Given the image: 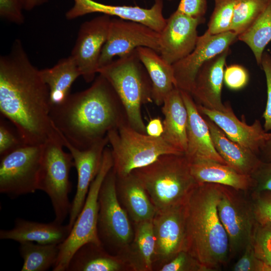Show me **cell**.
<instances>
[{
    "label": "cell",
    "instance_id": "6da1fadb",
    "mask_svg": "<svg viewBox=\"0 0 271 271\" xmlns=\"http://www.w3.org/2000/svg\"><path fill=\"white\" fill-rule=\"evenodd\" d=\"M49 90L16 39L0 57V111L26 145H42L56 131L50 116Z\"/></svg>",
    "mask_w": 271,
    "mask_h": 271
},
{
    "label": "cell",
    "instance_id": "7a4b0ae2",
    "mask_svg": "<svg viewBox=\"0 0 271 271\" xmlns=\"http://www.w3.org/2000/svg\"><path fill=\"white\" fill-rule=\"evenodd\" d=\"M50 116L66 140L81 150L88 148L110 130L128 123L117 93L99 74L88 88L70 94L62 104L51 106Z\"/></svg>",
    "mask_w": 271,
    "mask_h": 271
},
{
    "label": "cell",
    "instance_id": "3957f363",
    "mask_svg": "<svg viewBox=\"0 0 271 271\" xmlns=\"http://www.w3.org/2000/svg\"><path fill=\"white\" fill-rule=\"evenodd\" d=\"M219 184H198L184 204L186 248L206 271L216 270L230 260L229 242L218 215Z\"/></svg>",
    "mask_w": 271,
    "mask_h": 271
},
{
    "label": "cell",
    "instance_id": "277c9868",
    "mask_svg": "<svg viewBox=\"0 0 271 271\" xmlns=\"http://www.w3.org/2000/svg\"><path fill=\"white\" fill-rule=\"evenodd\" d=\"M132 172L142 183L157 211L183 205L198 184L185 154L162 155Z\"/></svg>",
    "mask_w": 271,
    "mask_h": 271
},
{
    "label": "cell",
    "instance_id": "5b68a950",
    "mask_svg": "<svg viewBox=\"0 0 271 271\" xmlns=\"http://www.w3.org/2000/svg\"><path fill=\"white\" fill-rule=\"evenodd\" d=\"M98 73L108 81L117 93L128 124L135 130L147 134L141 107L153 102L152 84L137 50L113 60L99 68Z\"/></svg>",
    "mask_w": 271,
    "mask_h": 271
},
{
    "label": "cell",
    "instance_id": "8992f818",
    "mask_svg": "<svg viewBox=\"0 0 271 271\" xmlns=\"http://www.w3.org/2000/svg\"><path fill=\"white\" fill-rule=\"evenodd\" d=\"M116 176H124L148 166L162 155L184 154L169 144L162 137H153L132 128L128 123L107 134Z\"/></svg>",
    "mask_w": 271,
    "mask_h": 271
},
{
    "label": "cell",
    "instance_id": "52a82bcc",
    "mask_svg": "<svg viewBox=\"0 0 271 271\" xmlns=\"http://www.w3.org/2000/svg\"><path fill=\"white\" fill-rule=\"evenodd\" d=\"M56 129L43 145L38 190L48 195L54 210V220L62 223L69 215L71 207L69 194L72 185L69 174L74 162L70 153L64 151L60 135Z\"/></svg>",
    "mask_w": 271,
    "mask_h": 271
},
{
    "label": "cell",
    "instance_id": "ba28073f",
    "mask_svg": "<svg viewBox=\"0 0 271 271\" xmlns=\"http://www.w3.org/2000/svg\"><path fill=\"white\" fill-rule=\"evenodd\" d=\"M113 165L111 149L106 147L100 169L90 185L83 207L68 237L59 244V255L52 270L66 271L73 255L84 244L92 243L101 245L97 233L99 194L102 184Z\"/></svg>",
    "mask_w": 271,
    "mask_h": 271
},
{
    "label": "cell",
    "instance_id": "9c48e42d",
    "mask_svg": "<svg viewBox=\"0 0 271 271\" xmlns=\"http://www.w3.org/2000/svg\"><path fill=\"white\" fill-rule=\"evenodd\" d=\"M99 204L97 233L101 244L109 253L121 255L131 243L134 230L118 199L116 174L112 168L100 188Z\"/></svg>",
    "mask_w": 271,
    "mask_h": 271
},
{
    "label": "cell",
    "instance_id": "30bf717a",
    "mask_svg": "<svg viewBox=\"0 0 271 271\" xmlns=\"http://www.w3.org/2000/svg\"><path fill=\"white\" fill-rule=\"evenodd\" d=\"M220 187L217 211L228 237L230 259L242 253L252 240L257 222L247 192L225 185Z\"/></svg>",
    "mask_w": 271,
    "mask_h": 271
},
{
    "label": "cell",
    "instance_id": "8fae6325",
    "mask_svg": "<svg viewBox=\"0 0 271 271\" xmlns=\"http://www.w3.org/2000/svg\"><path fill=\"white\" fill-rule=\"evenodd\" d=\"M43 145H24L1 157V193L15 198L38 190Z\"/></svg>",
    "mask_w": 271,
    "mask_h": 271
},
{
    "label": "cell",
    "instance_id": "7c38bea8",
    "mask_svg": "<svg viewBox=\"0 0 271 271\" xmlns=\"http://www.w3.org/2000/svg\"><path fill=\"white\" fill-rule=\"evenodd\" d=\"M160 33L144 24L111 18L107 39L99 58V69L111 62L115 56L122 57L138 47H148L160 53Z\"/></svg>",
    "mask_w": 271,
    "mask_h": 271
},
{
    "label": "cell",
    "instance_id": "4fadbf2b",
    "mask_svg": "<svg viewBox=\"0 0 271 271\" xmlns=\"http://www.w3.org/2000/svg\"><path fill=\"white\" fill-rule=\"evenodd\" d=\"M111 19L110 16L102 15L80 26L71 56L87 83L93 81L98 73L99 58L107 39Z\"/></svg>",
    "mask_w": 271,
    "mask_h": 271
},
{
    "label": "cell",
    "instance_id": "5bb4252c",
    "mask_svg": "<svg viewBox=\"0 0 271 271\" xmlns=\"http://www.w3.org/2000/svg\"><path fill=\"white\" fill-rule=\"evenodd\" d=\"M238 35L233 31L212 35L206 31L198 36L196 46L186 57L172 65L175 87L190 93L196 74L207 61L226 50Z\"/></svg>",
    "mask_w": 271,
    "mask_h": 271
},
{
    "label": "cell",
    "instance_id": "9a60e30c",
    "mask_svg": "<svg viewBox=\"0 0 271 271\" xmlns=\"http://www.w3.org/2000/svg\"><path fill=\"white\" fill-rule=\"evenodd\" d=\"M57 130L64 147L69 150L72 156L74 167L77 173V189L71 204L68 223L72 228L83 207L90 185L100 169L103 153L109 142L106 135L88 148L81 150L72 145Z\"/></svg>",
    "mask_w": 271,
    "mask_h": 271
},
{
    "label": "cell",
    "instance_id": "2e32d148",
    "mask_svg": "<svg viewBox=\"0 0 271 271\" xmlns=\"http://www.w3.org/2000/svg\"><path fill=\"white\" fill-rule=\"evenodd\" d=\"M205 22L203 17L192 18L177 11L168 19L160 33L162 58L173 65L190 54L198 40L197 28Z\"/></svg>",
    "mask_w": 271,
    "mask_h": 271
},
{
    "label": "cell",
    "instance_id": "e0dca14e",
    "mask_svg": "<svg viewBox=\"0 0 271 271\" xmlns=\"http://www.w3.org/2000/svg\"><path fill=\"white\" fill-rule=\"evenodd\" d=\"M184 204L157 211L153 219L156 242L154 263L159 262L161 266L185 250Z\"/></svg>",
    "mask_w": 271,
    "mask_h": 271
},
{
    "label": "cell",
    "instance_id": "ac0fdd59",
    "mask_svg": "<svg viewBox=\"0 0 271 271\" xmlns=\"http://www.w3.org/2000/svg\"><path fill=\"white\" fill-rule=\"evenodd\" d=\"M74 2L73 7L65 14L66 18L68 20L98 13L139 22L159 33L162 31L167 23V19L164 17L163 13V0H155L154 5L149 9L138 6L109 5L93 0H74Z\"/></svg>",
    "mask_w": 271,
    "mask_h": 271
},
{
    "label": "cell",
    "instance_id": "d6986e66",
    "mask_svg": "<svg viewBox=\"0 0 271 271\" xmlns=\"http://www.w3.org/2000/svg\"><path fill=\"white\" fill-rule=\"evenodd\" d=\"M222 111L210 109L197 104L200 112L214 122L231 140L246 147L258 156L259 150L268 135L259 120L250 125L239 119L231 106L226 103Z\"/></svg>",
    "mask_w": 271,
    "mask_h": 271
},
{
    "label": "cell",
    "instance_id": "ffe728a7",
    "mask_svg": "<svg viewBox=\"0 0 271 271\" xmlns=\"http://www.w3.org/2000/svg\"><path fill=\"white\" fill-rule=\"evenodd\" d=\"M229 48L205 62L195 77L190 94L197 104L210 109L222 111V101L224 66Z\"/></svg>",
    "mask_w": 271,
    "mask_h": 271
},
{
    "label": "cell",
    "instance_id": "44dd1931",
    "mask_svg": "<svg viewBox=\"0 0 271 271\" xmlns=\"http://www.w3.org/2000/svg\"><path fill=\"white\" fill-rule=\"evenodd\" d=\"M180 91L188 114L185 155L189 161L209 160L226 164L214 147L208 124L196 103L189 93Z\"/></svg>",
    "mask_w": 271,
    "mask_h": 271
},
{
    "label": "cell",
    "instance_id": "7402d4cb",
    "mask_svg": "<svg viewBox=\"0 0 271 271\" xmlns=\"http://www.w3.org/2000/svg\"><path fill=\"white\" fill-rule=\"evenodd\" d=\"M118 199L134 224L152 220L157 210L142 183L133 173L116 176Z\"/></svg>",
    "mask_w": 271,
    "mask_h": 271
},
{
    "label": "cell",
    "instance_id": "603a6c76",
    "mask_svg": "<svg viewBox=\"0 0 271 271\" xmlns=\"http://www.w3.org/2000/svg\"><path fill=\"white\" fill-rule=\"evenodd\" d=\"M72 227L55 220L44 223L22 218L15 221L14 228L0 231L1 239H10L20 243L33 242L42 244H60L68 237Z\"/></svg>",
    "mask_w": 271,
    "mask_h": 271
},
{
    "label": "cell",
    "instance_id": "cb8c5ba5",
    "mask_svg": "<svg viewBox=\"0 0 271 271\" xmlns=\"http://www.w3.org/2000/svg\"><path fill=\"white\" fill-rule=\"evenodd\" d=\"M162 111L164 116L162 137L171 146L185 154L187 148L188 114L179 89L175 87L166 96Z\"/></svg>",
    "mask_w": 271,
    "mask_h": 271
},
{
    "label": "cell",
    "instance_id": "d4e9b609",
    "mask_svg": "<svg viewBox=\"0 0 271 271\" xmlns=\"http://www.w3.org/2000/svg\"><path fill=\"white\" fill-rule=\"evenodd\" d=\"M189 162L191 174L197 184L214 183L245 192H251L255 186L250 175L240 174L227 164L209 160Z\"/></svg>",
    "mask_w": 271,
    "mask_h": 271
},
{
    "label": "cell",
    "instance_id": "484cf974",
    "mask_svg": "<svg viewBox=\"0 0 271 271\" xmlns=\"http://www.w3.org/2000/svg\"><path fill=\"white\" fill-rule=\"evenodd\" d=\"M204 118L214 147L226 164L240 174L250 175L261 162L258 156L231 140L214 122L205 116Z\"/></svg>",
    "mask_w": 271,
    "mask_h": 271
},
{
    "label": "cell",
    "instance_id": "4316f807",
    "mask_svg": "<svg viewBox=\"0 0 271 271\" xmlns=\"http://www.w3.org/2000/svg\"><path fill=\"white\" fill-rule=\"evenodd\" d=\"M131 270L120 255L107 251L102 245L87 243L72 256L66 271H121Z\"/></svg>",
    "mask_w": 271,
    "mask_h": 271
},
{
    "label": "cell",
    "instance_id": "83f0119b",
    "mask_svg": "<svg viewBox=\"0 0 271 271\" xmlns=\"http://www.w3.org/2000/svg\"><path fill=\"white\" fill-rule=\"evenodd\" d=\"M136 50L152 82L153 102L158 106L162 105L166 96L175 87L172 65L151 48L140 47Z\"/></svg>",
    "mask_w": 271,
    "mask_h": 271
},
{
    "label": "cell",
    "instance_id": "f1b7e54d",
    "mask_svg": "<svg viewBox=\"0 0 271 271\" xmlns=\"http://www.w3.org/2000/svg\"><path fill=\"white\" fill-rule=\"evenodd\" d=\"M134 225L133 239L120 255L132 270H152L156 247L153 220L135 223Z\"/></svg>",
    "mask_w": 271,
    "mask_h": 271
},
{
    "label": "cell",
    "instance_id": "f546056e",
    "mask_svg": "<svg viewBox=\"0 0 271 271\" xmlns=\"http://www.w3.org/2000/svg\"><path fill=\"white\" fill-rule=\"evenodd\" d=\"M39 73L49 88L51 106L61 104L67 99L73 83L81 76L71 56L61 59L51 68L39 70Z\"/></svg>",
    "mask_w": 271,
    "mask_h": 271
},
{
    "label": "cell",
    "instance_id": "4dcf8cb0",
    "mask_svg": "<svg viewBox=\"0 0 271 271\" xmlns=\"http://www.w3.org/2000/svg\"><path fill=\"white\" fill-rule=\"evenodd\" d=\"M19 252L23 259L22 271H45L56 263L59 247L56 244L24 242L20 243Z\"/></svg>",
    "mask_w": 271,
    "mask_h": 271
},
{
    "label": "cell",
    "instance_id": "1f68e13d",
    "mask_svg": "<svg viewBox=\"0 0 271 271\" xmlns=\"http://www.w3.org/2000/svg\"><path fill=\"white\" fill-rule=\"evenodd\" d=\"M237 39L250 48L256 63L260 65L264 50L271 41V0L252 25L238 36Z\"/></svg>",
    "mask_w": 271,
    "mask_h": 271
},
{
    "label": "cell",
    "instance_id": "d6a6232c",
    "mask_svg": "<svg viewBox=\"0 0 271 271\" xmlns=\"http://www.w3.org/2000/svg\"><path fill=\"white\" fill-rule=\"evenodd\" d=\"M269 0H235L231 31L244 32L265 9Z\"/></svg>",
    "mask_w": 271,
    "mask_h": 271
},
{
    "label": "cell",
    "instance_id": "836d02e7",
    "mask_svg": "<svg viewBox=\"0 0 271 271\" xmlns=\"http://www.w3.org/2000/svg\"><path fill=\"white\" fill-rule=\"evenodd\" d=\"M235 0H215V7L206 31L212 35L231 31Z\"/></svg>",
    "mask_w": 271,
    "mask_h": 271
},
{
    "label": "cell",
    "instance_id": "e575fe53",
    "mask_svg": "<svg viewBox=\"0 0 271 271\" xmlns=\"http://www.w3.org/2000/svg\"><path fill=\"white\" fill-rule=\"evenodd\" d=\"M252 242L256 257L271 266V226L257 223Z\"/></svg>",
    "mask_w": 271,
    "mask_h": 271
},
{
    "label": "cell",
    "instance_id": "d590c367",
    "mask_svg": "<svg viewBox=\"0 0 271 271\" xmlns=\"http://www.w3.org/2000/svg\"><path fill=\"white\" fill-rule=\"evenodd\" d=\"M160 271H206L199 261L188 251L183 250L162 264Z\"/></svg>",
    "mask_w": 271,
    "mask_h": 271
},
{
    "label": "cell",
    "instance_id": "8d00e7d4",
    "mask_svg": "<svg viewBox=\"0 0 271 271\" xmlns=\"http://www.w3.org/2000/svg\"><path fill=\"white\" fill-rule=\"evenodd\" d=\"M250 199L256 222L271 226V192L251 193Z\"/></svg>",
    "mask_w": 271,
    "mask_h": 271
},
{
    "label": "cell",
    "instance_id": "74e56055",
    "mask_svg": "<svg viewBox=\"0 0 271 271\" xmlns=\"http://www.w3.org/2000/svg\"><path fill=\"white\" fill-rule=\"evenodd\" d=\"M252 241L245 247L232 270L234 271H271V266L255 255Z\"/></svg>",
    "mask_w": 271,
    "mask_h": 271
},
{
    "label": "cell",
    "instance_id": "f35d334b",
    "mask_svg": "<svg viewBox=\"0 0 271 271\" xmlns=\"http://www.w3.org/2000/svg\"><path fill=\"white\" fill-rule=\"evenodd\" d=\"M26 0H0V16L2 19L17 25L24 22L23 10Z\"/></svg>",
    "mask_w": 271,
    "mask_h": 271
},
{
    "label": "cell",
    "instance_id": "ab89813d",
    "mask_svg": "<svg viewBox=\"0 0 271 271\" xmlns=\"http://www.w3.org/2000/svg\"><path fill=\"white\" fill-rule=\"evenodd\" d=\"M26 145L18 131L14 132L2 119L0 122V156Z\"/></svg>",
    "mask_w": 271,
    "mask_h": 271
},
{
    "label": "cell",
    "instance_id": "60d3db41",
    "mask_svg": "<svg viewBox=\"0 0 271 271\" xmlns=\"http://www.w3.org/2000/svg\"><path fill=\"white\" fill-rule=\"evenodd\" d=\"M249 80V75L243 66L235 64L226 67L224 71V82L231 90H238L244 87Z\"/></svg>",
    "mask_w": 271,
    "mask_h": 271
},
{
    "label": "cell",
    "instance_id": "b9f144b4",
    "mask_svg": "<svg viewBox=\"0 0 271 271\" xmlns=\"http://www.w3.org/2000/svg\"><path fill=\"white\" fill-rule=\"evenodd\" d=\"M250 176L255 182L251 193L271 192V162L261 161Z\"/></svg>",
    "mask_w": 271,
    "mask_h": 271
},
{
    "label": "cell",
    "instance_id": "7bdbcfd3",
    "mask_svg": "<svg viewBox=\"0 0 271 271\" xmlns=\"http://www.w3.org/2000/svg\"><path fill=\"white\" fill-rule=\"evenodd\" d=\"M264 72L267 86V100L262 115L264 118L263 128L268 132L271 130V55L263 52L260 64Z\"/></svg>",
    "mask_w": 271,
    "mask_h": 271
},
{
    "label": "cell",
    "instance_id": "ee69618b",
    "mask_svg": "<svg viewBox=\"0 0 271 271\" xmlns=\"http://www.w3.org/2000/svg\"><path fill=\"white\" fill-rule=\"evenodd\" d=\"M207 9L206 0H181L177 11L192 18L203 17Z\"/></svg>",
    "mask_w": 271,
    "mask_h": 271
},
{
    "label": "cell",
    "instance_id": "f6af8a7d",
    "mask_svg": "<svg viewBox=\"0 0 271 271\" xmlns=\"http://www.w3.org/2000/svg\"><path fill=\"white\" fill-rule=\"evenodd\" d=\"M146 128L148 136L155 138L161 137L164 132L163 122L160 117L151 118Z\"/></svg>",
    "mask_w": 271,
    "mask_h": 271
},
{
    "label": "cell",
    "instance_id": "bcb514c9",
    "mask_svg": "<svg viewBox=\"0 0 271 271\" xmlns=\"http://www.w3.org/2000/svg\"><path fill=\"white\" fill-rule=\"evenodd\" d=\"M261 161L263 162H271V132L264 140L261 146L258 155Z\"/></svg>",
    "mask_w": 271,
    "mask_h": 271
},
{
    "label": "cell",
    "instance_id": "7dc6e473",
    "mask_svg": "<svg viewBox=\"0 0 271 271\" xmlns=\"http://www.w3.org/2000/svg\"><path fill=\"white\" fill-rule=\"evenodd\" d=\"M47 0H26L25 10L31 11L34 8L46 3Z\"/></svg>",
    "mask_w": 271,
    "mask_h": 271
},
{
    "label": "cell",
    "instance_id": "c3c4849f",
    "mask_svg": "<svg viewBox=\"0 0 271 271\" xmlns=\"http://www.w3.org/2000/svg\"><path fill=\"white\" fill-rule=\"evenodd\" d=\"M168 1H172V0H168Z\"/></svg>",
    "mask_w": 271,
    "mask_h": 271
}]
</instances>
